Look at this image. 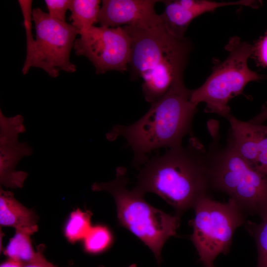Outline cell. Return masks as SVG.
<instances>
[{"label":"cell","instance_id":"obj_3","mask_svg":"<svg viewBox=\"0 0 267 267\" xmlns=\"http://www.w3.org/2000/svg\"><path fill=\"white\" fill-rule=\"evenodd\" d=\"M191 91L184 84L172 88L151 104L138 120L128 125H117L106 134L111 141L124 137L134 152L133 163L144 164L153 151L182 145L183 138L192 136V124L197 105L190 100Z\"/></svg>","mask_w":267,"mask_h":267},{"label":"cell","instance_id":"obj_17","mask_svg":"<svg viewBox=\"0 0 267 267\" xmlns=\"http://www.w3.org/2000/svg\"><path fill=\"white\" fill-rule=\"evenodd\" d=\"M91 213L77 209L70 215L64 228V233L68 240L74 243L85 238L91 226Z\"/></svg>","mask_w":267,"mask_h":267},{"label":"cell","instance_id":"obj_16","mask_svg":"<svg viewBox=\"0 0 267 267\" xmlns=\"http://www.w3.org/2000/svg\"><path fill=\"white\" fill-rule=\"evenodd\" d=\"M38 229V226L24 229H15V233L3 250L8 259L25 264L32 261L36 252L33 249L31 236Z\"/></svg>","mask_w":267,"mask_h":267},{"label":"cell","instance_id":"obj_25","mask_svg":"<svg viewBox=\"0 0 267 267\" xmlns=\"http://www.w3.org/2000/svg\"><path fill=\"white\" fill-rule=\"evenodd\" d=\"M128 267H137V266L135 264H132Z\"/></svg>","mask_w":267,"mask_h":267},{"label":"cell","instance_id":"obj_21","mask_svg":"<svg viewBox=\"0 0 267 267\" xmlns=\"http://www.w3.org/2000/svg\"><path fill=\"white\" fill-rule=\"evenodd\" d=\"M253 53L261 65L267 67V32L253 47Z\"/></svg>","mask_w":267,"mask_h":267},{"label":"cell","instance_id":"obj_26","mask_svg":"<svg viewBox=\"0 0 267 267\" xmlns=\"http://www.w3.org/2000/svg\"><path fill=\"white\" fill-rule=\"evenodd\" d=\"M98 267H104L103 266H99Z\"/></svg>","mask_w":267,"mask_h":267},{"label":"cell","instance_id":"obj_13","mask_svg":"<svg viewBox=\"0 0 267 267\" xmlns=\"http://www.w3.org/2000/svg\"><path fill=\"white\" fill-rule=\"evenodd\" d=\"M251 0L217 2L207 0H174L166 4L164 15L169 27L175 32L185 34L193 19L205 13L229 5L256 6Z\"/></svg>","mask_w":267,"mask_h":267},{"label":"cell","instance_id":"obj_23","mask_svg":"<svg viewBox=\"0 0 267 267\" xmlns=\"http://www.w3.org/2000/svg\"><path fill=\"white\" fill-rule=\"evenodd\" d=\"M266 120H267V107L263 109L259 114L252 118L249 122L252 124H261Z\"/></svg>","mask_w":267,"mask_h":267},{"label":"cell","instance_id":"obj_1","mask_svg":"<svg viewBox=\"0 0 267 267\" xmlns=\"http://www.w3.org/2000/svg\"><path fill=\"white\" fill-rule=\"evenodd\" d=\"M135 188L143 194L158 195L180 216L211 189L207 150L191 136L186 146L170 148L148 159L139 171Z\"/></svg>","mask_w":267,"mask_h":267},{"label":"cell","instance_id":"obj_2","mask_svg":"<svg viewBox=\"0 0 267 267\" xmlns=\"http://www.w3.org/2000/svg\"><path fill=\"white\" fill-rule=\"evenodd\" d=\"M124 27L132 40L131 77L141 80L147 102L152 104L172 88L184 84L183 73L192 48L188 38L172 34L162 20L149 27Z\"/></svg>","mask_w":267,"mask_h":267},{"label":"cell","instance_id":"obj_12","mask_svg":"<svg viewBox=\"0 0 267 267\" xmlns=\"http://www.w3.org/2000/svg\"><path fill=\"white\" fill-rule=\"evenodd\" d=\"M228 139L238 153L267 177V126L241 121L230 115Z\"/></svg>","mask_w":267,"mask_h":267},{"label":"cell","instance_id":"obj_24","mask_svg":"<svg viewBox=\"0 0 267 267\" xmlns=\"http://www.w3.org/2000/svg\"><path fill=\"white\" fill-rule=\"evenodd\" d=\"M24 265L20 262L8 259L0 264V267H22Z\"/></svg>","mask_w":267,"mask_h":267},{"label":"cell","instance_id":"obj_9","mask_svg":"<svg viewBox=\"0 0 267 267\" xmlns=\"http://www.w3.org/2000/svg\"><path fill=\"white\" fill-rule=\"evenodd\" d=\"M131 47V38L124 26H93L76 40L73 48L77 55L87 57L96 73L101 74L109 71H126Z\"/></svg>","mask_w":267,"mask_h":267},{"label":"cell","instance_id":"obj_15","mask_svg":"<svg viewBox=\"0 0 267 267\" xmlns=\"http://www.w3.org/2000/svg\"><path fill=\"white\" fill-rule=\"evenodd\" d=\"M101 2L99 0H71L69 20L80 35L97 23Z\"/></svg>","mask_w":267,"mask_h":267},{"label":"cell","instance_id":"obj_22","mask_svg":"<svg viewBox=\"0 0 267 267\" xmlns=\"http://www.w3.org/2000/svg\"><path fill=\"white\" fill-rule=\"evenodd\" d=\"M44 245H40L37 248L36 255L30 262L23 265L22 267H57L48 262L44 256Z\"/></svg>","mask_w":267,"mask_h":267},{"label":"cell","instance_id":"obj_18","mask_svg":"<svg viewBox=\"0 0 267 267\" xmlns=\"http://www.w3.org/2000/svg\"><path fill=\"white\" fill-rule=\"evenodd\" d=\"M260 217V223L247 222L245 227L255 240L258 251L257 267H267V208Z\"/></svg>","mask_w":267,"mask_h":267},{"label":"cell","instance_id":"obj_20","mask_svg":"<svg viewBox=\"0 0 267 267\" xmlns=\"http://www.w3.org/2000/svg\"><path fill=\"white\" fill-rule=\"evenodd\" d=\"M71 0H45L48 14L57 20L66 22V13L69 9Z\"/></svg>","mask_w":267,"mask_h":267},{"label":"cell","instance_id":"obj_6","mask_svg":"<svg viewBox=\"0 0 267 267\" xmlns=\"http://www.w3.org/2000/svg\"><path fill=\"white\" fill-rule=\"evenodd\" d=\"M225 48L228 52L226 59L214 69L202 86L191 90L190 100L196 105L204 102L205 112L227 119L230 116L229 100L242 94L248 83L261 79V76L248 66V59L253 53L250 44L233 37Z\"/></svg>","mask_w":267,"mask_h":267},{"label":"cell","instance_id":"obj_8","mask_svg":"<svg viewBox=\"0 0 267 267\" xmlns=\"http://www.w3.org/2000/svg\"><path fill=\"white\" fill-rule=\"evenodd\" d=\"M36 38L26 46V55L22 72L28 73L32 67L44 70L52 78L61 70L74 73L76 67L70 61L71 51L80 31L71 24L52 18L39 7L32 9Z\"/></svg>","mask_w":267,"mask_h":267},{"label":"cell","instance_id":"obj_19","mask_svg":"<svg viewBox=\"0 0 267 267\" xmlns=\"http://www.w3.org/2000/svg\"><path fill=\"white\" fill-rule=\"evenodd\" d=\"M113 241V235L107 226L96 225L91 226L84 239V247L89 253L98 254L108 249Z\"/></svg>","mask_w":267,"mask_h":267},{"label":"cell","instance_id":"obj_11","mask_svg":"<svg viewBox=\"0 0 267 267\" xmlns=\"http://www.w3.org/2000/svg\"><path fill=\"white\" fill-rule=\"evenodd\" d=\"M156 0H103L97 23L100 26L116 28L128 26L146 28L161 22L155 10Z\"/></svg>","mask_w":267,"mask_h":267},{"label":"cell","instance_id":"obj_14","mask_svg":"<svg viewBox=\"0 0 267 267\" xmlns=\"http://www.w3.org/2000/svg\"><path fill=\"white\" fill-rule=\"evenodd\" d=\"M38 217L34 212L27 208L14 197L13 194L0 188V224L15 229L38 226Z\"/></svg>","mask_w":267,"mask_h":267},{"label":"cell","instance_id":"obj_4","mask_svg":"<svg viewBox=\"0 0 267 267\" xmlns=\"http://www.w3.org/2000/svg\"><path fill=\"white\" fill-rule=\"evenodd\" d=\"M128 183L127 169L119 167L113 180L95 182L91 189L105 191L112 195L119 223L151 250L159 265L163 247L169 238L176 235L180 216L169 215L153 207L144 200V194L135 187L128 189Z\"/></svg>","mask_w":267,"mask_h":267},{"label":"cell","instance_id":"obj_5","mask_svg":"<svg viewBox=\"0 0 267 267\" xmlns=\"http://www.w3.org/2000/svg\"><path fill=\"white\" fill-rule=\"evenodd\" d=\"M207 150L211 188L223 192L246 214L260 216L267 208V177L252 167L231 141L222 146L218 130Z\"/></svg>","mask_w":267,"mask_h":267},{"label":"cell","instance_id":"obj_10","mask_svg":"<svg viewBox=\"0 0 267 267\" xmlns=\"http://www.w3.org/2000/svg\"><path fill=\"white\" fill-rule=\"evenodd\" d=\"M25 131L22 116L5 117L0 111V181L6 187L21 188L27 174L16 170L20 160L32 153L30 146L20 142L19 134Z\"/></svg>","mask_w":267,"mask_h":267},{"label":"cell","instance_id":"obj_7","mask_svg":"<svg viewBox=\"0 0 267 267\" xmlns=\"http://www.w3.org/2000/svg\"><path fill=\"white\" fill-rule=\"evenodd\" d=\"M190 222V239L204 267H216L215 259L229 252L235 230L245 222V213L231 199L222 203L206 196L196 203Z\"/></svg>","mask_w":267,"mask_h":267}]
</instances>
